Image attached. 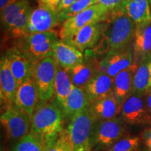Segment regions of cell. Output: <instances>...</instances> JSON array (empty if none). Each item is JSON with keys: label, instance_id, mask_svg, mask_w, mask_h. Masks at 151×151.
Here are the masks:
<instances>
[{"label": "cell", "instance_id": "6da1fadb", "mask_svg": "<svg viewBox=\"0 0 151 151\" xmlns=\"http://www.w3.org/2000/svg\"><path fill=\"white\" fill-rule=\"evenodd\" d=\"M64 118L56 100L38 104L31 117L30 133L47 147L55 141L64 131Z\"/></svg>", "mask_w": 151, "mask_h": 151}, {"label": "cell", "instance_id": "7a4b0ae2", "mask_svg": "<svg viewBox=\"0 0 151 151\" xmlns=\"http://www.w3.org/2000/svg\"><path fill=\"white\" fill-rule=\"evenodd\" d=\"M96 120L89 107L73 116L61 135L73 151H91Z\"/></svg>", "mask_w": 151, "mask_h": 151}, {"label": "cell", "instance_id": "3957f363", "mask_svg": "<svg viewBox=\"0 0 151 151\" xmlns=\"http://www.w3.org/2000/svg\"><path fill=\"white\" fill-rule=\"evenodd\" d=\"M103 35L108 39L107 53L120 51L131 47L136 30V24L122 11L109 15L106 20Z\"/></svg>", "mask_w": 151, "mask_h": 151}, {"label": "cell", "instance_id": "277c9868", "mask_svg": "<svg viewBox=\"0 0 151 151\" xmlns=\"http://www.w3.org/2000/svg\"><path fill=\"white\" fill-rule=\"evenodd\" d=\"M31 11L27 0H18L1 11V24L13 39L19 41L29 36L27 26Z\"/></svg>", "mask_w": 151, "mask_h": 151}, {"label": "cell", "instance_id": "5b68a950", "mask_svg": "<svg viewBox=\"0 0 151 151\" xmlns=\"http://www.w3.org/2000/svg\"><path fill=\"white\" fill-rule=\"evenodd\" d=\"M58 39V34L53 30L29 35L18 41L19 50L35 64L44 58L52 57V46Z\"/></svg>", "mask_w": 151, "mask_h": 151}, {"label": "cell", "instance_id": "8992f818", "mask_svg": "<svg viewBox=\"0 0 151 151\" xmlns=\"http://www.w3.org/2000/svg\"><path fill=\"white\" fill-rule=\"evenodd\" d=\"M125 122L122 118L97 121L92 132V148L108 149L127 133Z\"/></svg>", "mask_w": 151, "mask_h": 151}, {"label": "cell", "instance_id": "52a82bcc", "mask_svg": "<svg viewBox=\"0 0 151 151\" xmlns=\"http://www.w3.org/2000/svg\"><path fill=\"white\" fill-rule=\"evenodd\" d=\"M58 64L52 57L34 64L32 77L39 90L40 101H48L55 93V82Z\"/></svg>", "mask_w": 151, "mask_h": 151}, {"label": "cell", "instance_id": "ba28073f", "mask_svg": "<svg viewBox=\"0 0 151 151\" xmlns=\"http://www.w3.org/2000/svg\"><path fill=\"white\" fill-rule=\"evenodd\" d=\"M109 16L108 11L98 4H96L62 22L59 37L64 40L88 24L93 22L106 21Z\"/></svg>", "mask_w": 151, "mask_h": 151}, {"label": "cell", "instance_id": "9c48e42d", "mask_svg": "<svg viewBox=\"0 0 151 151\" xmlns=\"http://www.w3.org/2000/svg\"><path fill=\"white\" fill-rule=\"evenodd\" d=\"M0 120L9 139H20L29 133L31 117L15 106L4 110Z\"/></svg>", "mask_w": 151, "mask_h": 151}, {"label": "cell", "instance_id": "30bf717a", "mask_svg": "<svg viewBox=\"0 0 151 151\" xmlns=\"http://www.w3.org/2000/svg\"><path fill=\"white\" fill-rule=\"evenodd\" d=\"M121 118L126 124L141 125L151 124V114L143 96L133 93L122 104Z\"/></svg>", "mask_w": 151, "mask_h": 151}, {"label": "cell", "instance_id": "8fae6325", "mask_svg": "<svg viewBox=\"0 0 151 151\" xmlns=\"http://www.w3.org/2000/svg\"><path fill=\"white\" fill-rule=\"evenodd\" d=\"M134 63L132 46L120 51L107 53L100 62H93L97 72L106 73L112 78Z\"/></svg>", "mask_w": 151, "mask_h": 151}, {"label": "cell", "instance_id": "7c38bea8", "mask_svg": "<svg viewBox=\"0 0 151 151\" xmlns=\"http://www.w3.org/2000/svg\"><path fill=\"white\" fill-rule=\"evenodd\" d=\"M59 23L58 14L48 4H39L37 9H32L28 20V34L45 32L52 30Z\"/></svg>", "mask_w": 151, "mask_h": 151}, {"label": "cell", "instance_id": "4fadbf2b", "mask_svg": "<svg viewBox=\"0 0 151 151\" xmlns=\"http://www.w3.org/2000/svg\"><path fill=\"white\" fill-rule=\"evenodd\" d=\"M105 27V21L90 23L64 39V41L83 52L86 49L92 48L97 44L99 39L104 34Z\"/></svg>", "mask_w": 151, "mask_h": 151}, {"label": "cell", "instance_id": "5bb4252c", "mask_svg": "<svg viewBox=\"0 0 151 151\" xmlns=\"http://www.w3.org/2000/svg\"><path fill=\"white\" fill-rule=\"evenodd\" d=\"M18 86L11 72L6 55L1 57L0 62V98L4 110L14 106Z\"/></svg>", "mask_w": 151, "mask_h": 151}, {"label": "cell", "instance_id": "9a60e30c", "mask_svg": "<svg viewBox=\"0 0 151 151\" xmlns=\"http://www.w3.org/2000/svg\"><path fill=\"white\" fill-rule=\"evenodd\" d=\"M39 101H40L39 90L32 76L18 86L14 106L32 117L39 104Z\"/></svg>", "mask_w": 151, "mask_h": 151}, {"label": "cell", "instance_id": "2e32d148", "mask_svg": "<svg viewBox=\"0 0 151 151\" xmlns=\"http://www.w3.org/2000/svg\"><path fill=\"white\" fill-rule=\"evenodd\" d=\"M52 58L59 67L66 70L84 62L82 52L62 39L54 43Z\"/></svg>", "mask_w": 151, "mask_h": 151}, {"label": "cell", "instance_id": "e0dca14e", "mask_svg": "<svg viewBox=\"0 0 151 151\" xmlns=\"http://www.w3.org/2000/svg\"><path fill=\"white\" fill-rule=\"evenodd\" d=\"M6 56L11 72L19 86L32 76L33 64L17 47L9 50Z\"/></svg>", "mask_w": 151, "mask_h": 151}, {"label": "cell", "instance_id": "ac0fdd59", "mask_svg": "<svg viewBox=\"0 0 151 151\" xmlns=\"http://www.w3.org/2000/svg\"><path fill=\"white\" fill-rule=\"evenodd\" d=\"M134 61L138 65L151 55V22L136 27L132 44Z\"/></svg>", "mask_w": 151, "mask_h": 151}, {"label": "cell", "instance_id": "d6986e66", "mask_svg": "<svg viewBox=\"0 0 151 151\" xmlns=\"http://www.w3.org/2000/svg\"><path fill=\"white\" fill-rule=\"evenodd\" d=\"M84 89L91 104L113 93V78L106 73L96 72Z\"/></svg>", "mask_w": 151, "mask_h": 151}, {"label": "cell", "instance_id": "ffe728a7", "mask_svg": "<svg viewBox=\"0 0 151 151\" xmlns=\"http://www.w3.org/2000/svg\"><path fill=\"white\" fill-rule=\"evenodd\" d=\"M89 108L96 120L101 121L116 118L121 113L122 104L113 92L92 103Z\"/></svg>", "mask_w": 151, "mask_h": 151}, {"label": "cell", "instance_id": "44dd1931", "mask_svg": "<svg viewBox=\"0 0 151 151\" xmlns=\"http://www.w3.org/2000/svg\"><path fill=\"white\" fill-rule=\"evenodd\" d=\"M138 67V64L134 63L113 78V93L120 104L133 94L134 78Z\"/></svg>", "mask_w": 151, "mask_h": 151}, {"label": "cell", "instance_id": "7402d4cb", "mask_svg": "<svg viewBox=\"0 0 151 151\" xmlns=\"http://www.w3.org/2000/svg\"><path fill=\"white\" fill-rule=\"evenodd\" d=\"M121 11L134 22L136 27L151 22V0H127Z\"/></svg>", "mask_w": 151, "mask_h": 151}, {"label": "cell", "instance_id": "603a6c76", "mask_svg": "<svg viewBox=\"0 0 151 151\" xmlns=\"http://www.w3.org/2000/svg\"><path fill=\"white\" fill-rule=\"evenodd\" d=\"M90 102L84 88L73 86L65 104L61 109L64 119L70 120L73 116L90 106Z\"/></svg>", "mask_w": 151, "mask_h": 151}, {"label": "cell", "instance_id": "cb8c5ba5", "mask_svg": "<svg viewBox=\"0 0 151 151\" xmlns=\"http://www.w3.org/2000/svg\"><path fill=\"white\" fill-rule=\"evenodd\" d=\"M151 88V55L139 65L134 78L133 93L145 95Z\"/></svg>", "mask_w": 151, "mask_h": 151}, {"label": "cell", "instance_id": "d4e9b609", "mask_svg": "<svg viewBox=\"0 0 151 151\" xmlns=\"http://www.w3.org/2000/svg\"><path fill=\"white\" fill-rule=\"evenodd\" d=\"M73 85L66 69L58 66L55 82V100L62 109L65 104L69 94L71 93Z\"/></svg>", "mask_w": 151, "mask_h": 151}, {"label": "cell", "instance_id": "484cf974", "mask_svg": "<svg viewBox=\"0 0 151 151\" xmlns=\"http://www.w3.org/2000/svg\"><path fill=\"white\" fill-rule=\"evenodd\" d=\"M71 83L74 86L85 88L93 76L97 72L94 64L83 62L67 69Z\"/></svg>", "mask_w": 151, "mask_h": 151}, {"label": "cell", "instance_id": "4316f807", "mask_svg": "<svg viewBox=\"0 0 151 151\" xmlns=\"http://www.w3.org/2000/svg\"><path fill=\"white\" fill-rule=\"evenodd\" d=\"M96 4H97V0H76L70 6L58 14L59 22H64L67 19L76 16L88 7Z\"/></svg>", "mask_w": 151, "mask_h": 151}, {"label": "cell", "instance_id": "83f0119b", "mask_svg": "<svg viewBox=\"0 0 151 151\" xmlns=\"http://www.w3.org/2000/svg\"><path fill=\"white\" fill-rule=\"evenodd\" d=\"M45 149L42 141L29 132L19 139L13 151H45Z\"/></svg>", "mask_w": 151, "mask_h": 151}, {"label": "cell", "instance_id": "f1b7e54d", "mask_svg": "<svg viewBox=\"0 0 151 151\" xmlns=\"http://www.w3.org/2000/svg\"><path fill=\"white\" fill-rule=\"evenodd\" d=\"M140 137L127 136L109 147L106 151H136L140 146Z\"/></svg>", "mask_w": 151, "mask_h": 151}, {"label": "cell", "instance_id": "f546056e", "mask_svg": "<svg viewBox=\"0 0 151 151\" xmlns=\"http://www.w3.org/2000/svg\"><path fill=\"white\" fill-rule=\"evenodd\" d=\"M127 0H97V4L108 11L110 15L113 13L121 11L123 4Z\"/></svg>", "mask_w": 151, "mask_h": 151}, {"label": "cell", "instance_id": "4dcf8cb0", "mask_svg": "<svg viewBox=\"0 0 151 151\" xmlns=\"http://www.w3.org/2000/svg\"><path fill=\"white\" fill-rule=\"evenodd\" d=\"M45 151H73L63 137L60 136L55 141L46 147Z\"/></svg>", "mask_w": 151, "mask_h": 151}, {"label": "cell", "instance_id": "1f68e13d", "mask_svg": "<svg viewBox=\"0 0 151 151\" xmlns=\"http://www.w3.org/2000/svg\"><path fill=\"white\" fill-rule=\"evenodd\" d=\"M76 0H48L47 4L59 14L61 11L70 6Z\"/></svg>", "mask_w": 151, "mask_h": 151}, {"label": "cell", "instance_id": "d6a6232c", "mask_svg": "<svg viewBox=\"0 0 151 151\" xmlns=\"http://www.w3.org/2000/svg\"><path fill=\"white\" fill-rule=\"evenodd\" d=\"M140 138L147 149L151 151V128H146L143 130L141 133Z\"/></svg>", "mask_w": 151, "mask_h": 151}, {"label": "cell", "instance_id": "836d02e7", "mask_svg": "<svg viewBox=\"0 0 151 151\" xmlns=\"http://www.w3.org/2000/svg\"><path fill=\"white\" fill-rule=\"evenodd\" d=\"M18 1V0H0V11H3L6 7Z\"/></svg>", "mask_w": 151, "mask_h": 151}, {"label": "cell", "instance_id": "e575fe53", "mask_svg": "<svg viewBox=\"0 0 151 151\" xmlns=\"http://www.w3.org/2000/svg\"><path fill=\"white\" fill-rule=\"evenodd\" d=\"M148 96H147L146 98V105H147V108L148 109V111L150 112V113L151 114V88L149 90L148 93Z\"/></svg>", "mask_w": 151, "mask_h": 151}, {"label": "cell", "instance_id": "d590c367", "mask_svg": "<svg viewBox=\"0 0 151 151\" xmlns=\"http://www.w3.org/2000/svg\"><path fill=\"white\" fill-rule=\"evenodd\" d=\"M39 4H47L48 0H38Z\"/></svg>", "mask_w": 151, "mask_h": 151}, {"label": "cell", "instance_id": "8d00e7d4", "mask_svg": "<svg viewBox=\"0 0 151 151\" xmlns=\"http://www.w3.org/2000/svg\"><path fill=\"white\" fill-rule=\"evenodd\" d=\"M143 151H150V150H148V149H146V150H144Z\"/></svg>", "mask_w": 151, "mask_h": 151}]
</instances>
